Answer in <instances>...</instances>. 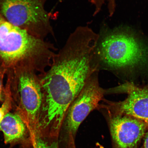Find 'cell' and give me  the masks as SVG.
<instances>
[{
    "label": "cell",
    "mask_w": 148,
    "mask_h": 148,
    "mask_svg": "<svg viewBox=\"0 0 148 148\" xmlns=\"http://www.w3.org/2000/svg\"><path fill=\"white\" fill-rule=\"evenodd\" d=\"M90 2L93 5L95 8L93 16L97 15L101 10L103 5L107 1L109 16H112L115 12L116 0H90Z\"/></svg>",
    "instance_id": "10"
},
{
    "label": "cell",
    "mask_w": 148,
    "mask_h": 148,
    "mask_svg": "<svg viewBox=\"0 0 148 148\" xmlns=\"http://www.w3.org/2000/svg\"><path fill=\"white\" fill-rule=\"evenodd\" d=\"M75 138L73 136H69L67 148H76L75 144Z\"/></svg>",
    "instance_id": "13"
},
{
    "label": "cell",
    "mask_w": 148,
    "mask_h": 148,
    "mask_svg": "<svg viewBox=\"0 0 148 148\" xmlns=\"http://www.w3.org/2000/svg\"></svg>",
    "instance_id": "17"
},
{
    "label": "cell",
    "mask_w": 148,
    "mask_h": 148,
    "mask_svg": "<svg viewBox=\"0 0 148 148\" xmlns=\"http://www.w3.org/2000/svg\"><path fill=\"white\" fill-rule=\"evenodd\" d=\"M47 0H0V13L12 25L32 36L44 39L55 38L51 14L45 10Z\"/></svg>",
    "instance_id": "4"
},
{
    "label": "cell",
    "mask_w": 148,
    "mask_h": 148,
    "mask_svg": "<svg viewBox=\"0 0 148 148\" xmlns=\"http://www.w3.org/2000/svg\"><path fill=\"white\" fill-rule=\"evenodd\" d=\"M90 1V0H88V1Z\"/></svg>",
    "instance_id": "15"
},
{
    "label": "cell",
    "mask_w": 148,
    "mask_h": 148,
    "mask_svg": "<svg viewBox=\"0 0 148 148\" xmlns=\"http://www.w3.org/2000/svg\"><path fill=\"white\" fill-rule=\"evenodd\" d=\"M27 129L25 123L16 113H7L0 122V130L3 133L6 144L14 143L22 139Z\"/></svg>",
    "instance_id": "9"
},
{
    "label": "cell",
    "mask_w": 148,
    "mask_h": 148,
    "mask_svg": "<svg viewBox=\"0 0 148 148\" xmlns=\"http://www.w3.org/2000/svg\"><path fill=\"white\" fill-rule=\"evenodd\" d=\"M143 148H148V131L144 136Z\"/></svg>",
    "instance_id": "14"
},
{
    "label": "cell",
    "mask_w": 148,
    "mask_h": 148,
    "mask_svg": "<svg viewBox=\"0 0 148 148\" xmlns=\"http://www.w3.org/2000/svg\"><path fill=\"white\" fill-rule=\"evenodd\" d=\"M0 65H1V64H0Z\"/></svg>",
    "instance_id": "16"
},
{
    "label": "cell",
    "mask_w": 148,
    "mask_h": 148,
    "mask_svg": "<svg viewBox=\"0 0 148 148\" xmlns=\"http://www.w3.org/2000/svg\"><path fill=\"white\" fill-rule=\"evenodd\" d=\"M99 38L98 33L88 26L77 27L56 53L50 69L39 75L42 133L58 138L70 104L92 74L99 71L95 55Z\"/></svg>",
    "instance_id": "1"
},
{
    "label": "cell",
    "mask_w": 148,
    "mask_h": 148,
    "mask_svg": "<svg viewBox=\"0 0 148 148\" xmlns=\"http://www.w3.org/2000/svg\"><path fill=\"white\" fill-rule=\"evenodd\" d=\"M7 69L2 66H0V101L1 99V95L3 89V79L4 74ZM1 107H0L1 109Z\"/></svg>",
    "instance_id": "12"
},
{
    "label": "cell",
    "mask_w": 148,
    "mask_h": 148,
    "mask_svg": "<svg viewBox=\"0 0 148 148\" xmlns=\"http://www.w3.org/2000/svg\"><path fill=\"white\" fill-rule=\"evenodd\" d=\"M95 49L99 70L132 69L148 64V41L130 27L103 26Z\"/></svg>",
    "instance_id": "3"
},
{
    "label": "cell",
    "mask_w": 148,
    "mask_h": 148,
    "mask_svg": "<svg viewBox=\"0 0 148 148\" xmlns=\"http://www.w3.org/2000/svg\"><path fill=\"white\" fill-rule=\"evenodd\" d=\"M98 73L95 72L89 77L66 111L62 129H64L68 136L75 137L81 123L90 112L97 110L104 99L106 90L100 86Z\"/></svg>",
    "instance_id": "6"
},
{
    "label": "cell",
    "mask_w": 148,
    "mask_h": 148,
    "mask_svg": "<svg viewBox=\"0 0 148 148\" xmlns=\"http://www.w3.org/2000/svg\"><path fill=\"white\" fill-rule=\"evenodd\" d=\"M57 50L53 44L12 25L0 13V64L5 69L28 67L44 73Z\"/></svg>",
    "instance_id": "2"
},
{
    "label": "cell",
    "mask_w": 148,
    "mask_h": 148,
    "mask_svg": "<svg viewBox=\"0 0 148 148\" xmlns=\"http://www.w3.org/2000/svg\"><path fill=\"white\" fill-rule=\"evenodd\" d=\"M33 148H59L58 138L47 136L46 139L42 137L41 134H38Z\"/></svg>",
    "instance_id": "11"
},
{
    "label": "cell",
    "mask_w": 148,
    "mask_h": 148,
    "mask_svg": "<svg viewBox=\"0 0 148 148\" xmlns=\"http://www.w3.org/2000/svg\"><path fill=\"white\" fill-rule=\"evenodd\" d=\"M127 97L123 101L114 102L103 99L98 110L132 116L148 125V86L138 87L130 85Z\"/></svg>",
    "instance_id": "8"
},
{
    "label": "cell",
    "mask_w": 148,
    "mask_h": 148,
    "mask_svg": "<svg viewBox=\"0 0 148 148\" xmlns=\"http://www.w3.org/2000/svg\"><path fill=\"white\" fill-rule=\"evenodd\" d=\"M13 70L18 105L16 114L26 125L33 145L37 135L40 134L42 93L39 76L36 75L34 70L29 68Z\"/></svg>",
    "instance_id": "5"
},
{
    "label": "cell",
    "mask_w": 148,
    "mask_h": 148,
    "mask_svg": "<svg viewBox=\"0 0 148 148\" xmlns=\"http://www.w3.org/2000/svg\"><path fill=\"white\" fill-rule=\"evenodd\" d=\"M108 116L111 136L116 148H136L145 136L148 125L130 116L104 110Z\"/></svg>",
    "instance_id": "7"
}]
</instances>
